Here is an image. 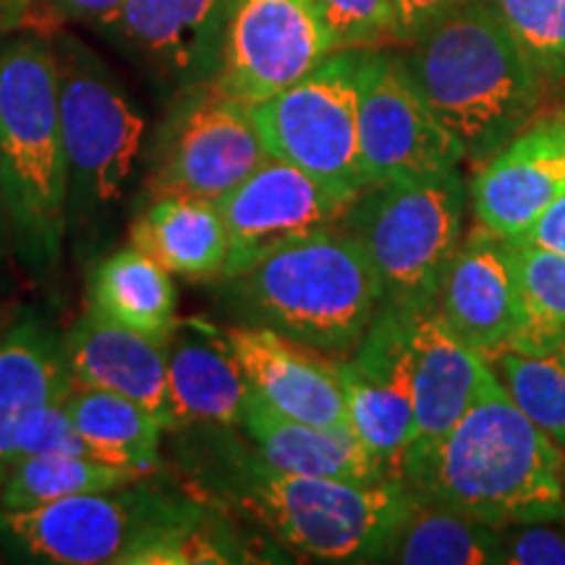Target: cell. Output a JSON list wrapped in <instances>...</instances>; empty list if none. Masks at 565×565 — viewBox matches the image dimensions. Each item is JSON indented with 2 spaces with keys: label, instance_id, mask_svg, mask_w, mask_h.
Returning a JSON list of instances; mask_svg holds the SVG:
<instances>
[{
  "label": "cell",
  "instance_id": "obj_1",
  "mask_svg": "<svg viewBox=\"0 0 565 565\" xmlns=\"http://www.w3.org/2000/svg\"><path fill=\"white\" fill-rule=\"evenodd\" d=\"M183 463L204 503L225 505L270 540L322 563H374L412 508L404 479L345 482L275 469L233 427H192Z\"/></svg>",
  "mask_w": 565,
  "mask_h": 565
},
{
  "label": "cell",
  "instance_id": "obj_2",
  "mask_svg": "<svg viewBox=\"0 0 565 565\" xmlns=\"http://www.w3.org/2000/svg\"><path fill=\"white\" fill-rule=\"evenodd\" d=\"M563 448L494 383L448 433L408 448L401 479L416 500L490 526L563 521Z\"/></svg>",
  "mask_w": 565,
  "mask_h": 565
},
{
  "label": "cell",
  "instance_id": "obj_3",
  "mask_svg": "<svg viewBox=\"0 0 565 565\" xmlns=\"http://www.w3.org/2000/svg\"><path fill=\"white\" fill-rule=\"evenodd\" d=\"M408 45L406 74L466 158L498 152L540 105V71L490 0H461Z\"/></svg>",
  "mask_w": 565,
  "mask_h": 565
},
{
  "label": "cell",
  "instance_id": "obj_4",
  "mask_svg": "<svg viewBox=\"0 0 565 565\" xmlns=\"http://www.w3.org/2000/svg\"><path fill=\"white\" fill-rule=\"evenodd\" d=\"M0 150L11 254L32 278L58 270L68 231V162L53 42L0 45Z\"/></svg>",
  "mask_w": 565,
  "mask_h": 565
},
{
  "label": "cell",
  "instance_id": "obj_5",
  "mask_svg": "<svg viewBox=\"0 0 565 565\" xmlns=\"http://www.w3.org/2000/svg\"><path fill=\"white\" fill-rule=\"evenodd\" d=\"M221 282L242 324L275 330L338 359L356 351L383 309L374 265L343 225L282 246Z\"/></svg>",
  "mask_w": 565,
  "mask_h": 565
},
{
  "label": "cell",
  "instance_id": "obj_6",
  "mask_svg": "<svg viewBox=\"0 0 565 565\" xmlns=\"http://www.w3.org/2000/svg\"><path fill=\"white\" fill-rule=\"evenodd\" d=\"M469 186L461 173L366 186L349 204L343 228L362 244L383 286V307H435L463 242Z\"/></svg>",
  "mask_w": 565,
  "mask_h": 565
},
{
  "label": "cell",
  "instance_id": "obj_7",
  "mask_svg": "<svg viewBox=\"0 0 565 565\" xmlns=\"http://www.w3.org/2000/svg\"><path fill=\"white\" fill-rule=\"evenodd\" d=\"M53 51L68 162V225H76L121 202L145 139V118L87 45L61 38Z\"/></svg>",
  "mask_w": 565,
  "mask_h": 565
},
{
  "label": "cell",
  "instance_id": "obj_8",
  "mask_svg": "<svg viewBox=\"0 0 565 565\" xmlns=\"http://www.w3.org/2000/svg\"><path fill=\"white\" fill-rule=\"evenodd\" d=\"M359 55L335 51L294 87L252 105L270 158L296 166L349 202L370 186L359 150Z\"/></svg>",
  "mask_w": 565,
  "mask_h": 565
},
{
  "label": "cell",
  "instance_id": "obj_9",
  "mask_svg": "<svg viewBox=\"0 0 565 565\" xmlns=\"http://www.w3.org/2000/svg\"><path fill=\"white\" fill-rule=\"evenodd\" d=\"M270 160L252 108L212 82L181 92L152 150V196L217 202Z\"/></svg>",
  "mask_w": 565,
  "mask_h": 565
},
{
  "label": "cell",
  "instance_id": "obj_10",
  "mask_svg": "<svg viewBox=\"0 0 565 565\" xmlns=\"http://www.w3.org/2000/svg\"><path fill=\"white\" fill-rule=\"evenodd\" d=\"M175 500L173 494L134 482L118 490L71 494L24 511L0 508V536L38 563H118L154 521L171 511Z\"/></svg>",
  "mask_w": 565,
  "mask_h": 565
},
{
  "label": "cell",
  "instance_id": "obj_11",
  "mask_svg": "<svg viewBox=\"0 0 565 565\" xmlns=\"http://www.w3.org/2000/svg\"><path fill=\"white\" fill-rule=\"evenodd\" d=\"M359 150L370 186L440 175L466 160L401 58L374 51L359 55Z\"/></svg>",
  "mask_w": 565,
  "mask_h": 565
},
{
  "label": "cell",
  "instance_id": "obj_12",
  "mask_svg": "<svg viewBox=\"0 0 565 565\" xmlns=\"http://www.w3.org/2000/svg\"><path fill=\"white\" fill-rule=\"evenodd\" d=\"M333 53L309 0H236L212 84L252 108L294 87Z\"/></svg>",
  "mask_w": 565,
  "mask_h": 565
},
{
  "label": "cell",
  "instance_id": "obj_13",
  "mask_svg": "<svg viewBox=\"0 0 565 565\" xmlns=\"http://www.w3.org/2000/svg\"><path fill=\"white\" fill-rule=\"evenodd\" d=\"M349 424L366 450L401 479L406 450L416 437L414 366L404 309L383 307L362 343L338 359Z\"/></svg>",
  "mask_w": 565,
  "mask_h": 565
},
{
  "label": "cell",
  "instance_id": "obj_14",
  "mask_svg": "<svg viewBox=\"0 0 565 565\" xmlns=\"http://www.w3.org/2000/svg\"><path fill=\"white\" fill-rule=\"evenodd\" d=\"M349 204L296 166L275 158L263 162L217 200L228 231V263L221 280L249 270L299 238L341 225Z\"/></svg>",
  "mask_w": 565,
  "mask_h": 565
},
{
  "label": "cell",
  "instance_id": "obj_15",
  "mask_svg": "<svg viewBox=\"0 0 565 565\" xmlns=\"http://www.w3.org/2000/svg\"><path fill=\"white\" fill-rule=\"evenodd\" d=\"M435 309L482 356L505 345H529L532 320L511 238L479 223L466 233L445 273Z\"/></svg>",
  "mask_w": 565,
  "mask_h": 565
},
{
  "label": "cell",
  "instance_id": "obj_16",
  "mask_svg": "<svg viewBox=\"0 0 565 565\" xmlns=\"http://www.w3.org/2000/svg\"><path fill=\"white\" fill-rule=\"evenodd\" d=\"M236 0H126L103 34L181 89L215 79Z\"/></svg>",
  "mask_w": 565,
  "mask_h": 565
},
{
  "label": "cell",
  "instance_id": "obj_17",
  "mask_svg": "<svg viewBox=\"0 0 565 565\" xmlns=\"http://www.w3.org/2000/svg\"><path fill=\"white\" fill-rule=\"evenodd\" d=\"M565 196V113L536 118L482 162L469 186L479 225L519 238Z\"/></svg>",
  "mask_w": 565,
  "mask_h": 565
},
{
  "label": "cell",
  "instance_id": "obj_18",
  "mask_svg": "<svg viewBox=\"0 0 565 565\" xmlns=\"http://www.w3.org/2000/svg\"><path fill=\"white\" fill-rule=\"evenodd\" d=\"M246 385L270 412L317 427H349L338 356L254 324L225 330Z\"/></svg>",
  "mask_w": 565,
  "mask_h": 565
},
{
  "label": "cell",
  "instance_id": "obj_19",
  "mask_svg": "<svg viewBox=\"0 0 565 565\" xmlns=\"http://www.w3.org/2000/svg\"><path fill=\"white\" fill-rule=\"evenodd\" d=\"M249 398L244 370L228 338L210 324L179 322L168 338V433L238 427Z\"/></svg>",
  "mask_w": 565,
  "mask_h": 565
},
{
  "label": "cell",
  "instance_id": "obj_20",
  "mask_svg": "<svg viewBox=\"0 0 565 565\" xmlns=\"http://www.w3.org/2000/svg\"><path fill=\"white\" fill-rule=\"evenodd\" d=\"M406 317L416 406V437L412 445H416L448 433L498 383V377L482 353L466 345L435 307L406 312Z\"/></svg>",
  "mask_w": 565,
  "mask_h": 565
},
{
  "label": "cell",
  "instance_id": "obj_21",
  "mask_svg": "<svg viewBox=\"0 0 565 565\" xmlns=\"http://www.w3.org/2000/svg\"><path fill=\"white\" fill-rule=\"evenodd\" d=\"M63 345L76 385L137 401L166 424L168 341L84 312L63 335Z\"/></svg>",
  "mask_w": 565,
  "mask_h": 565
},
{
  "label": "cell",
  "instance_id": "obj_22",
  "mask_svg": "<svg viewBox=\"0 0 565 565\" xmlns=\"http://www.w3.org/2000/svg\"><path fill=\"white\" fill-rule=\"evenodd\" d=\"M63 338L40 315L11 320L0 341V484L17 461V443L32 414L74 391Z\"/></svg>",
  "mask_w": 565,
  "mask_h": 565
},
{
  "label": "cell",
  "instance_id": "obj_23",
  "mask_svg": "<svg viewBox=\"0 0 565 565\" xmlns=\"http://www.w3.org/2000/svg\"><path fill=\"white\" fill-rule=\"evenodd\" d=\"M246 440L275 469L303 477L345 479V482H380L398 479L385 471L366 445L349 427H317L296 422L267 408L249 393L242 424Z\"/></svg>",
  "mask_w": 565,
  "mask_h": 565
},
{
  "label": "cell",
  "instance_id": "obj_24",
  "mask_svg": "<svg viewBox=\"0 0 565 565\" xmlns=\"http://www.w3.org/2000/svg\"><path fill=\"white\" fill-rule=\"evenodd\" d=\"M129 238L168 273L192 280H221L228 263L223 212L210 200L152 196L134 221Z\"/></svg>",
  "mask_w": 565,
  "mask_h": 565
},
{
  "label": "cell",
  "instance_id": "obj_25",
  "mask_svg": "<svg viewBox=\"0 0 565 565\" xmlns=\"http://www.w3.org/2000/svg\"><path fill=\"white\" fill-rule=\"evenodd\" d=\"M87 312L168 341L179 324L171 273L137 246L113 252L89 275Z\"/></svg>",
  "mask_w": 565,
  "mask_h": 565
},
{
  "label": "cell",
  "instance_id": "obj_26",
  "mask_svg": "<svg viewBox=\"0 0 565 565\" xmlns=\"http://www.w3.org/2000/svg\"><path fill=\"white\" fill-rule=\"evenodd\" d=\"M238 529L215 505L179 498L139 536L118 565H231L263 563Z\"/></svg>",
  "mask_w": 565,
  "mask_h": 565
},
{
  "label": "cell",
  "instance_id": "obj_27",
  "mask_svg": "<svg viewBox=\"0 0 565 565\" xmlns=\"http://www.w3.org/2000/svg\"><path fill=\"white\" fill-rule=\"evenodd\" d=\"M374 563L490 565L500 563V529L416 500L395 524Z\"/></svg>",
  "mask_w": 565,
  "mask_h": 565
},
{
  "label": "cell",
  "instance_id": "obj_28",
  "mask_svg": "<svg viewBox=\"0 0 565 565\" xmlns=\"http://www.w3.org/2000/svg\"><path fill=\"white\" fill-rule=\"evenodd\" d=\"M66 408L95 458L131 466L145 475L160 466L166 424L150 408L124 395L79 385L68 393Z\"/></svg>",
  "mask_w": 565,
  "mask_h": 565
},
{
  "label": "cell",
  "instance_id": "obj_29",
  "mask_svg": "<svg viewBox=\"0 0 565 565\" xmlns=\"http://www.w3.org/2000/svg\"><path fill=\"white\" fill-rule=\"evenodd\" d=\"M145 471L95 456H32L19 461L0 484V508L24 511L84 492L118 490L141 482Z\"/></svg>",
  "mask_w": 565,
  "mask_h": 565
},
{
  "label": "cell",
  "instance_id": "obj_30",
  "mask_svg": "<svg viewBox=\"0 0 565 565\" xmlns=\"http://www.w3.org/2000/svg\"><path fill=\"white\" fill-rule=\"evenodd\" d=\"M484 359L521 414L565 448V345H505Z\"/></svg>",
  "mask_w": 565,
  "mask_h": 565
},
{
  "label": "cell",
  "instance_id": "obj_31",
  "mask_svg": "<svg viewBox=\"0 0 565 565\" xmlns=\"http://www.w3.org/2000/svg\"><path fill=\"white\" fill-rule=\"evenodd\" d=\"M511 244L532 320V341L524 349L565 345V254L521 238Z\"/></svg>",
  "mask_w": 565,
  "mask_h": 565
},
{
  "label": "cell",
  "instance_id": "obj_32",
  "mask_svg": "<svg viewBox=\"0 0 565 565\" xmlns=\"http://www.w3.org/2000/svg\"><path fill=\"white\" fill-rule=\"evenodd\" d=\"M542 79L565 82V0H490Z\"/></svg>",
  "mask_w": 565,
  "mask_h": 565
},
{
  "label": "cell",
  "instance_id": "obj_33",
  "mask_svg": "<svg viewBox=\"0 0 565 565\" xmlns=\"http://www.w3.org/2000/svg\"><path fill=\"white\" fill-rule=\"evenodd\" d=\"M312 9L335 51H366L398 40L393 0H312Z\"/></svg>",
  "mask_w": 565,
  "mask_h": 565
},
{
  "label": "cell",
  "instance_id": "obj_34",
  "mask_svg": "<svg viewBox=\"0 0 565 565\" xmlns=\"http://www.w3.org/2000/svg\"><path fill=\"white\" fill-rule=\"evenodd\" d=\"M53 454H71V456H92L89 445L76 429L74 419H71L66 398L51 401L26 422L24 433H21L17 443V466L19 461L32 456H53Z\"/></svg>",
  "mask_w": 565,
  "mask_h": 565
},
{
  "label": "cell",
  "instance_id": "obj_35",
  "mask_svg": "<svg viewBox=\"0 0 565 565\" xmlns=\"http://www.w3.org/2000/svg\"><path fill=\"white\" fill-rule=\"evenodd\" d=\"M561 521H529L500 529L503 565H565V529Z\"/></svg>",
  "mask_w": 565,
  "mask_h": 565
},
{
  "label": "cell",
  "instance_id": "obj_36",
  "mask_svg": "<svg viewBox=\"0 0 565 565\" xmlns=\"http://www.w3.org/2000/svg\"><path fill=\"white\" fill-rule=\"evenodd\" d=\"M461 0H393L395 19H398V42H412L424 30L454 11Z\"/></svg>",
  "mask_w": 565,
  "mask_h": 565
},
{
  "label": "cell",
  "instance_id": "obj_37",
  "mask_svg": "<svg viewBox=\"0 0 565 565\" xmlns=\"http://www.w3.org/2000/svg\"><path fill=\"white\" fill-rule=\"evenodd\" d=\"M124 3L126 0H34V6L55 21H89V24H100Z\"/></svg>",
  "mask_w": 565,
  "mask_h": 565
},
{
  "label": "cell",
  "instance_id": "obj_38",
  "mask_svg": "<svg viewBox=\"0 0 565 565\" xmlns=\"http://www.w3.org/2000/svg\"><path fill=\"white\" fill-rule=\"evenodd\" d=\"M519 238L521 242H532V244L547 246V249L565 254V196L563 200H557L553 207H550L545 215H542L540 221H536L532 228Z\"/></svg>",
  "mask_w": 565,
  "mask_h": 565
},
{
  "label": "cell",
  "instance_id": "obj_39",
  "mask_svg": "<svg viewBox=\"0 0 565 565\" xmlns=\"http://www.w3.org/2000/svg\"><path fill=\"white\" fill-rule=\"evenodd\" d=\"M11 252V231H9V210H6V189H3V150H0V254Z\"/></svg>",
  "mask_w": 565,
  "mask_h": 565
},
{
  "label": "cell",
  "instance_id": "obj_40",
  "mask_svg": "<svg viewBox=\"0 0 565 565\" xmlns=\"http://www.w3.org/2000/svg\"><path fill=\"white\" fill-rule=\"evenodd\" d=\"M0 26H21L17 0H0Z\"/></svg>",
  "mask_w": 565,
  "mask_h": 565
},
{
  "label": "cell",
  "instance_id": "obj_41",
  "mask_svg": "<svg viewBox=\"0 0 565 565\" xmlns=\"http://www.w3.org/2000/svg\"><path fill=\"white\" fill-rule=\"evenodd\" d=\"M17 6H19V13H21V26L30 24L32 17H34V9H38V6H34V0H17Z\"/></svg>",
  "mask_w": 565,
  "mask_h": 565
},
{
  "label": "cell",
  "instance_id": "obj_42",
  "mask_svg": "<svg viewBox=\"0 0 565 565\" xmlns=\"http://www.w3.org/2000/svg\"><path fill=\"white\" fill-rule=\"evenodd\" d=\"M561 487H563V521H565V448H563V469H561Z\"/></svg>",
  "mask_w": 565,
  "mask_h": 565
},
{
  "label": "cell",
  "instance_id": "obj_43",
  "mask_svg": "<svg viewBox=\"0 0 565 565\" xmlns=\"http://www.w3.org/2000/svg\"><path fill=\"white\" fill-rule=\"evenodd\" d=\"M9 320H6V315H3V307H0V341H3V335H6V330H9Z\"/></svg>",
  "mask_w": 565,
  "mask_h": 565
},
{
  "label": "cell",
  "instance_id": "obj_44",
  "mask_svg": "<svg viewBox=\"0 0 565 565\" xmlns=\"http://www.w3.org/2000/svg\"><path fill=\"white\" fill-rule=\"evenodd\" d=\"M0 563H3V557H0Z\"/></svg>",
  "mask_w": 565,
  "mask_h": 565
},
{
  "label": "cell",
  "instance_id": "obj_45",
  "mask_svg": "<svg viewBox=\"0 0 565 565\" xmlns=\"http://www.w3.org/2000/svg\"><path fill=\"white\" fill-rule=\"evenodd\" d=\"M309 3H312V0H309Z\"/></svg>",
  "mask_w": 565,
  "mask_h": 565
}]
</instances>
